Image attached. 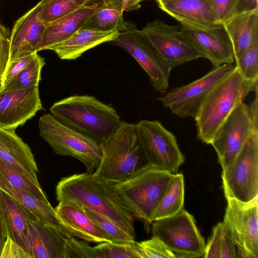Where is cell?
Masks as SVG:
<instances>
[{
    "label": "cell",
    "instance_id": "277c9868",
    "mask_svg": "<svg viewBox=\"0 0 258 258\" xmlns=\"http://www.w3.org/2000/svg\"><path fill=\"white\" fill-rule=\"evenodd\" d=\"M100 146L101 160L93 174L101 179L115 183L123 182L148 163L139 143L136 123L122 121Z\"/></svg>",
    "mask_w": 258,
    "mask_h": 258
},
{
    "label": "cell",
    "instance_id": "4dcf8cb0",
    "mask_svg": "<svg viewBox=\"0 0 258 258\" xmlns=\"http://www.w3.org/2000/svg\"><path fill=\"white\" fill-rule=\"evenodd\" d=\"M45 64L44 58L35 53L27 65L0 89L11 90L38 86L41 73Z\"/></svg>",
    "mask_w": 258,
    "mask_h": 258
},
{
    "label": "cell",
    "instance_id": "f35d334b",
    "mask_svg": "<svg viewBox=\"0 0 258 258\" xmlns=\"http://www.w3.org/2000/svg\"><path fill=\"white\" fill-rule=\"evenodd\" d=\"M10 35L9 28L0 24V82L9 63Z\"/></svg>",
    "mask_w": 258,
    "mask_h": 258
},
{
    "label": "cell",
    "instance_id": "3957f363",
    "mask_svg": "<svg viewBox=\"0 0 258 258\" xmlns=\"http://www.w3.org/2000/svg\"><path fill=\"white\" fill-rule=\"evenodd\" d=\"M258 90V81L244 80L237 68L212 91L195 117L198 138L210 144L216 132L248 94Z\"/></svg>",
    "mask_w": 258,
    "mask_h": 258
},
{
    "label": "cell",
    "instance_id": "484cf974",
    "mask_svg": "<svg viewBox=\"0 0 258 258\" xmlns=\"http://www.w3.org/2000/svg\"><path fill=\"white\" fill-rule=\"evenodd\" d=\"M123 11L121 7L108 0H102L81 28L99 32L122 31L126 26L123 17Z\"/></svg>",
    "mask_w": 258,
    "mask_h": 258
},
{
    "label": "cell",
    "instance_id": "836d02e7",
    "mask_svg": "<svg viewBox=\"0 0 258 258\" xmlns=\"http://www.w3.org/2000/svg\"><path fill=\"white\" fill-rule=\"evenodd\" d=\"M235 67L246 81H258V40L235 60Z\"/></svg>",
    "mask_w": 258,
    "mask_h": 258
},
{
    "label": "cell",
    "instance_id": "8992f818",
    "mask_svg": "<svg viewBox=\"0 0 258 258\" xmlns=\"http://www.w3.org/2000/svg\"><path fill=\"white\" fill-rule=\"evenodd\" d=\"M173 175L147 163L116 186L135 217L150 223L154 209Z\"/></svg>",
    "mask_w": 258,
    "mask_h": 258
},
{
    "label": "cell",
    "instance_id": "ee69618b",
    "mask_svg": "<svg viewBox=\"0 0 258 258\" xmlns=\"http://www.w3.org/2000/svg\"><path fill=\"white\" fill-rule=\"evenodd\" d=\"M7 237V225L4 211L0 202V257Z\"/></svg>",
    "mask_w": 258,
    "mask_h": 258
},
{
    "label": "cell",
    "instance_id": "f546056e",
    "mask_svg": "<svg viewBox=\"0 0 258 258\" xmlns=\"http://www.w3.org/2000/svg\"><path fill=\"white\" fill-rule=\"evenodd\" d=\"M0 174L12 185L25 191L45 203H49L39 182L22 174L8 163L0 158Z\"/></svg>",
    "mask_w": 258,
    "mask_h": 258
},
{
    "label": "cell",
    "instance_id": "d590c367",
    "mask_svg": "<svg viewBox=\"0 0 258 258\" xmlns=\"http://www.w3.org/2000/svg\"><path fill=\"white\" fill-rule=\"evenodd\" d=\"M65 258H96L94 246L87 242L69 237L65 246Z\"/></svg>",
    "mask_w": 258,
    "mask_h": 258
},
{
    "label": "cell",
    "instance_id": "9c48e42d",
    "mask_svg": "<svg viewBox=\"0 0 258 258\" xmlns=\"http://www.w3.org/2000/svg\"><path fill=\"white\" fill-rule=\"evenodd\" d=\"M136 126L147 162L158 168L176 172L185 158L175 135L158 120H141Z\"/></svg>",
    "mask_w": 258,
    "mask_h": 258
},
{
    "label": "cell",
    "instance_id": "e575fe53",
    "mask_svg": "<svg viewBox=\"0 0 258 258\" xmlns=\"http://www.w3.org/2000/svg\"><path fill=\"white\" fill-rule=\"evenodd\" d=\"M136 246L139 258H178L157 238L141 242L136 241Z\"/></svg>",
    "mask_w": 258,
    "mask_h": 258
},
{
    "label": "cell",
    "instance_id": "e0dca14e",
    "mask_svg": "<svg viewBox=\"0 0 258 258\" xmlns=\"http://www.w3.org/2000/svg\"><path fill=\"white\" fill-rule=\"evenodd\" d=\"M41 4L40 1L15 22L10 35L9 63L38 52L47 26L39 16Z\"/></svg>",
    "mask_w": 258,
    "mask_h": 258
},
{
    "label": "cell",
    "instance_id": "2e32d148",
    "mask_svg": "<svg viewBox=\"0 0 258 258\" xmlns=\"http://www.w3.org/2000/svg\"><path fill=\"white\" fill-rule=\"evenodd\" d=\"M42 108L38 86L0 90V127L15 130Z\"/></svg>",
    "mask_w": 258,
    "mask_h": 258
},
{
    "label": "cell",
    "instance_id": "7402d4cb",
    "mask_svg": "<svg viewBox=\"0 0 258 258\" xmlns=\"http://www.w3.org/2000/svg\"><path fill=\"white\" fill-rule=\"evenodd\" d=\"M119 34L113 30L99 32L81 28L67 39L53 45L49 49L53 50L62 60H73L85 51L101 43L112 41Z\"/></svg>",
    "mask_w": 258,
    "mask_h": 258
},
{
    "label": "cell",
    "instance_id": "60d3db41",
    "mask_svg": "<svg viewBox=\"0 0 258 258\" xmlns=\"http://www.w3.org/2000/svg\"><path fill=\"white\" fill-rule=\"evenodd\" d=\"M3 257L31 258L21 247L8 236L0 257Z\"/></svg>",
    "mask_w": 258,
    "mask_h": 258
},
{
    "label": "cell",
    "instance_id": "4fadbf2b",
    "mask_svg": "<svg viewBox=\"0 0 258 258\" xmlns=\"http://www.w3.org/2000/svg\"><path fill=\"white\" fill-rule=\"evenodd\" d=\"M131 55L147 74L155 90L164 93L169 88L171 69L161 59L142 31L126 22V28L112 41Z\"/></svg>",
    "mask_w": 258,
    "mask_h": 258
},
{
    "label": "cell",
    "instance_id": "83f0119b",
    "mask_svg": "<svg viewBox=\"0 0 258 258\" xmlns=\"http://www.w3.org/2000/svg\"><path fill=\"white\" fill-rule=\"evenodd\" d=\"M184 183L181 173L174 174L153 213L151 221L172 216L183 209Z\"/></svg>",
    "mask_w": 258,
    "mask_h": 258
},
{
    "label": "cell",
    "instance_id": "4316f807",
    "mask_svg": "<svg viewBox=\"0 0 258 258\" xmlns=\"http://www.w3.org/2000/svg\"><path fill=\"white\" fill-rule=\"evenodd\" d=\"M0 189L13 197L34 214L39 220L54 227H61L50 203H45L34 196L10 184L0 174Z\"/></svg>",
    "mask_w": 258,
    "mask_h": 258
},
{
    "label": "cell",
    "instance_id": "f6af8a7d",
    "mask_svg": "<svg viewBox=\"0 0 258 258\" xmlns=\"http://www.w3.org/2000/svg\"><path fill=\"white\" fill-rule=\"evenodd\" d=\"M121 7L123 11H130L137 10L141 6L139 3L144 0H108Z\"/></svg>",
    "mask_w": 258,
    "mask_h": 258
},
{
    "label": "cell",
    "instance_id": "ffe728a7",
    "mask_svg": "<svg viewBox=\"0 0 258 258\" xmlns=\"http://www.w3.org/2000/svg\"><path fill=\"white\" fill-rule=\"evenodd\" d=\"M0 158L38 182V167L30 147L15 132L0 127Z\"/></svg>",
    "mask_w": 258,
    "mask_h": 258
},
{
    "label": "cell",
    "instance_id": "7c38bea8",
    "mask_svg": "<svg viewBox=\"0 0 258 258\" xmlns=\"http://www.w3.org/2000/svg\"><path fill=\"white\" fill-rule=\"evenodd\" d=\"M141 30L171 70L188 61L203 57L181 25H170L156 19L148 22Z\"/></svg>",
    "mask_w": 258,
    "mask_h": 258
},
{
    "label": "cell",
    "instance_id": "b9f144b4",
    "mask_svg": "<svg viewBox=\"0 0 258 258\" xmlns=\"http://www.w3.org/2000/svg\"><path fill=\"white\" fill-rule=\"evenodd\" d=\"M236 246L224 232L221 247L220 258H235L238 257Z\"/></svg>",
    "mask_w": 258,
    "mask_h": 258
},
{
    "label": "cell",
    "instance_id": "bcb514c9",
    "mask_svg": "<svg viewBox=\"0 0 258 258\" xmlns=\"http://www.w3.org/2000/svg\"><path fill=\"white\" fill-rule=\"evenodd\" d=\"M254 92V99L248 107L254 127L258 130V90H255Z\"/></svg>",
    "mask_w": 258,
    "mask_h": 258
},
{
    "label": "cell",
    "instance_id": "74e56055",
    "mask_svg": "<svg viewBox=\"0 0 258 258\" xmlns=\"http://www.w3.org/2000/svg\"><path fill=\"white\" fill-rule=\"evenodd\" d=\"M218 23H224L233 15L237 0H208Z\"/></svg>",
    "mask_w": 258,
    "mask_h": 258
},
{
    "label": "cell",
    "instance_id": "8fae6325",
    "mask_svg": "<svg viewBox=\"0 0 258 258\" xmlns=\"http://www.w3.org/2000/svg\"><path fill=\"white\" fill-rule=\"evenodd\" d=\"M234 68L229 63L214 67L202 77L175 88L157 99L179 117L195 119L210 93Z\"/></svg>",
    "mask_w": 258,
    "mask_h": 258
},
{
    "label": "cell",
    "instance_id": "ab89813d",
    "mask_svg": "<svg viewBox=\"0 0 258 258\" xmlns=\"http://www.w3.org/2000/svg\"><path fill=\"white\" fill-rule=\"evenodd\" d=\"M34 54L16 59L8 64L0 82V89L30 62Z\"/></svg>",
    "mask_w": 258,
    "mask_h": 258
},
{
    "label": "cell",
    "instance_id": "7a4b0ae2",
    "mask_svg": "<svg viewBox=\"0 0 258 258\" xmlns=\"http://www.w3.org/2000/svg\"><path fill=\"white\" fill-rule=\"evenodd\" d=\"M50 111L60 122L99 143L112 134L122 121L112 106L87 95L62 99L55 102Z\"/></svg>",
    "mask_w": 258,
    "mask_h": 258
},
{
    "label": "cell",
    "instance_id": "603a6c76",
    "mask_svg": "<svg viewBox=\"0 0 258 258\" xmlns=\"http://www.w3.org/2000/svg\"><path fill=\"white\" fill-rule=\"evenodd\" d=\"M158 7L180 24L207 27L218 23L208 0H171Z\"/></svg>",
    "mask_w": 258,
    "mask_h": 258
},
{
    "label": "cell",
    "instance_id": "44dd1931",
    "mask_svg": "<svg viewBox=\"0 0 258 258\" xmlns=\"http://www.w3.org/2000/svg\"><path fill=\"white\" fill-rule=\"evenodd\" d=\"M0 202L5 215L8 236L33 258L27 219L35 215L1 189Z\"/></svg>",
    "mask_w": 258,
    "mask_h": 258
},
{
    "label": "cell",
    "instance_id": "30bf717a",
    "mask_svg": "<svg viewBox=\"0 0 258 258\" xmlns=\"http://www.w3.org/2000/svg\"><path fill=\"white\" fill-rule=\"evenodd\" d=\"M224 232L238 249V257H258V197L248 202L228 199Z\"/></svg>",
    "mask_w": 258,
    "mask_h": 258
},
{
    "label": "cell",
    "instance_id": "cb8c5ba5",
    "mask_svg": "<svg viewBox=\"0 0 258 258\" xmlns=\"http://www.w3.org/2000/svg\"><path fill=\"white\" fill-rule=\"evenodd\" d=\"M100 2L94 5L87 4L77 11L46 26L43 34L38 51L49 49L80 29L88 18L98 9Z\"/></svg>",
    "mask_w": 258,
    "mask_h": 258
},
{
    "label": "cell",
    "instance_id": "7dc6e473",
    "mask_svg": "<svg viewBox=\"0 0 258 258\" xmlns=\"http://www.w3.org/2000/svg\"><path fill=\"white\" fill-rule=\"evenodd\" d=\"M169 1H171V0H156L158 6L161 5H162L167 2H168Z\"/></svg>",
    "mask_w": 258,
    "mask_h": 258
},
{
    "label": "cell",
    "instance_id": "1f68e13d",
    "mask_svg": "<svg viewBox=\"0 0 258 258\" xmlns=\"http://www.w3.org/2000/svg\"><path fill=\"white\" fill-rule=\"evenodd\" d=\"M87 215L105 236L113 243H127L135 240L130 234L102 214L81 206Z\"/></svg>",
    "mask_w": 258,
    "mask_h": 258
},
{
    "label": "cell",
    "instance_id": "52a82bcc",
    "mask_svg": "<svg viewBox=\"0 0 258 258\" xmlns=\"http://www.w3.org/2000/svg\"><path fill=\"white\" fill-rule=\"evenodd\" d=\"M225 198L248 202L258 197V131H253L222 173Z\"/></svg>",
    "mask_w": 258,
    "mask_h": 258
},
{
    "label": "cell",
    "instance_id": "ac0fdd59",
    "mask_svg": "<svg viewBox=\"0 0 258 258\" xmlns=\"http://www.w3.org/2000/svg\"><path fill=\"white\" fill-rule=\"evenodd\" d=\"M54 211L60 225L70 237L96 243L111 242L81 205L72 202L60 201Z\"/></svg>",
    "mask_w": 258,
    "mask_h": 258
},
{
    "label": "cell",
    "instance_id": "d6a6232c",
    "mask_svg": "<svg viewBox=\"0 0 258 258\" xmlns=\"http://www.w3.org/2000/svg\"><path fill=\"white\" fill-rule=\"evenodd\" d=\"M94 247L96 258H139L135 240L127 243L103 242Z\"/></svg>",
    "mask_w": 258,
    "mask_h": 258
},
{
    "label": "cell",
    "instance_id": "7bdbcfd3",
    "mask_svg": "<svg viewBox=\"0 0 258 258\" xmlns=\"http://www.w3.org/2000/svg\"><path fill=\"white\" fill-rule=\"evenodd\" d=\"M258 0H237L233 15L258 10Z\"/></svg>",
    "mask_w": 258,
    "mask_h": 258
},
{
    "label": "cell",
    "instance_id": "ba28073f",
    "mask_svg": "<svg viewBox=\"0 0 258 258\" xmlns=\"http://www.w3.org/2000/svg\"><path fill=\"white\" fill-rule=\"evenodd\" d=\"M152 223V237L161 240L178 258L203 256L205 240L188 212L182 209L172 216Z\"/></svg>",
    "mask_w": 258,
    "mask_h": 258
},
{
    "label": "cell",
    "instance_id": "6da1fadb",
    "mask_svg": "<svg viewBox=\"0 0 258 258\" xmlns=\"http://www.w3.org/2000/svg\"><path fill=\"white\" fill-rule=\"evenodd\" d=\"M115 183L95 177L93 173L62 178L55 188L56 200L74 202L108 218L135 239L133 211Z\"/></svg>",
    "mask_w": 258,
    "mask_h": 258
},
{
    "label": "cell",
    "instance_id": "f1b7e54d",
    "mask_svg": "<svg viewBox=\"0 0 258 258\" xmlns=\"http://www.w3.org/2000/svg\"><path fill=\"white\" fill-rule=\"evenodd\" d=\"M92 0H42L39 16L46 25L77 11Z\"/></svg>",
    "mask_w": 258,
    "mask_h": 258
},
{
    "label": "cell",
    "instance_id": "5b68a950",
    "mask_svg": "<svg viewBox=\"0 0 258 258\" xmlns=\"http://www.w3.org/2000/svg\"><path fill=\"white\" fill-rule=\"evenodd\" d=\"M40 136L58 155L76 158L93 173L101 157L100 143L60 122L51 114H45L39 119Z\"/></svg>",
    "mask_w": 258,
    "mask_h": 258
},
{
    "label": "cell",
    "instance_id": "9a60e30c",
    "mask_svg": "<svg viewBox=\"0 0 258 258\" xmlns=\"http://www.w3.org/2000/svg\"><path fill=\"white\" fill-rule=\"evenodd\" d=\"M180 24L203 58L210 60L214 67L234 61L231 41L223 23L207 27Z\"/></svg>",
    "mask_w": 258,
    "mask_h": 258
},
{
    "label": "cell",
    "instance_id": "8d00e7d4",
    "mask_svg": "<svg viewBox=\"0 0 258 258\" xmlns=\"http://www.w3.org/2000/svg\"><path fill=\"white\" fill-rule=\"evenodd\" d=\"M224 230L222 222L218 223L213 228L211 234L205 245L203 257L220 258L222 240Z\"/></svg>",
    "mask_w": 258,
    "mask_h": 258
},
{
    "label": "cell",
    "instance_id": "d6986e66",
    "mask_svg": "<svg viewBox=\"0 0 258 258\" xmlns=\"http://www.w3.org/2000/svg\"><path fill=\"white\" fill-rule=\"evenodd\" d=\"M33 258H65L67 231L47 224L35 215L27 219Z\"/></svg>",
    "mask_w": 258,
    "mask_h": 258
},
{
    "label": "cell",
    "instance_id": "5bb4252c",
    "mask_svg": "<svg viewBox=\"0 0 258 258\" xmlns=\"http://www.w3.org/2000/svg\"><path fill=\"white\" fill-rule=\"evenodd\" d=\"M255 130L248 106L241 103L216 132L210 145L215 149L222 170L233 161Z\"/></svg>",
    "mask_w": 258,
    "mask_h": 258
},
{
    "label": "cell",
    "instance_id": "d4e9b609",
    "mask_svg": "<svg viewBox=\"0 0 258 258\" xmlns=\"http://www.w3.org/2000/svg\"><path fill=\"white\" fill-rule=\"evenodd\" d=\"M224 24L231 41L235 61L258 40V10L234 15Z\"/></svg>",
    "mask_w": 258,
    "mask_h": 258
}]
</instances>
